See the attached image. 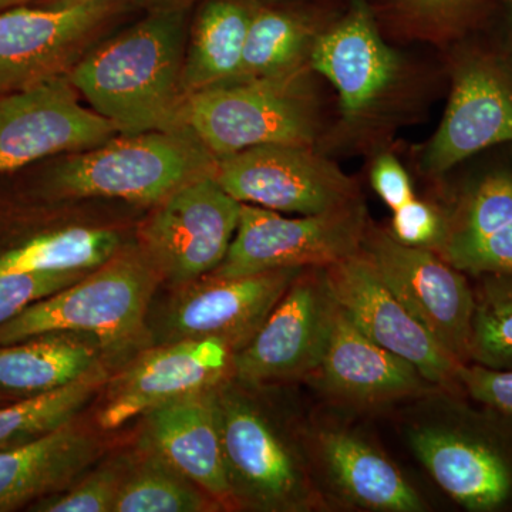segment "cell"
<instances>
[{
  "label": "cell",
  "mask_w": 512,
  "mask_h": 512,
  "mask_svg": "<svg viewBox=\"0 0 512 512\" xmlns=\"http://www.w3.org/2000/svg\"><path fill=\"white\" fill-rule=\"evenodd\" d=\"M222 507L160 454L138 441L128 463L114 512H210Z\"/></svg>",
  "instance_id": "f1b7e54d"
},
{
  "label": "cell",
  "mask_w": 512,
  "mask_h": 512,
  "mask_svg": "<svg viewBox=\"0 0 512 512\" xmlns=\"http://www.w3.org/2000/svg\"><path fill=\"white\" fill-rule=\"evenodd\" d=\"M117 356L86 333L47 332L0 346V394L29 399L119 369Z\"/></svg>",
  "instance_id": "603a6c76"
},
{
  "label": "cell",
  "mask_w": 512,
  "mask_h": 512,
  "mask_svg": "<svg viewBox=\"0 0 512 512\" xmlns=\"http://www.w3.org/2000/svg\"><path fill=\"white\" fill-rule=\"evenodd\" d=\"M235 352L221 340H180L141 349L111 373L96 412L100 431L119 430L187 394L214 389L232 377Z\"/></svg>",
  "instance_id": "9a60e30c"
},
{
  "label": "cell",
  "mask_w": 512,
  "mask_h": 512,
  "mask_svg": "<svg viewBox=\"0 0 512 512\" xmlns=\"http://www.w3.org/2000/svg\"><path fill=\"white\" fill-rule=\"evenodd\" d=\"M110 375L97 373L53 392L0 404V450L32 443L77 420Z\"/></svg>",
  "instance_id": "f546056e"
},
{
  "label": "cell",
  "mask_w": 512,
  "mask_h": 512,
  "mask_svg": "<svg viewBox=\"0 0 512 512\" xmlns=\"http://www.w3.org/2000/svg\"><path fill=\"white\" fill-rule=\"evenodd\" d=\"M370 184L380 200L392 211L416 197L409 173L399 158L389 150L375 154L370 167Z\"/></svg>",
  "instance_id": "d590c367"
},
{
  "label": "cell",
  "mask_w": 512,
  "mask_h": 512,
  "mask_svg": "<svg viewBox=\"0 0 512 512\" xmlns=\"http://www.w3.org/2000/svg\"><path fill=\"white\" fill-rule=\"evenodd\" d=\"M77 94L62 73L0 99V174L64 151L99 147L119 134Z\"/></svg>",
  "instance_id": "2e32d148"
},
{
  "label": "cell",
  "mask_w": 512,
  "mask_h": 512,
  "mask_svg": "<svg viewBox=\"0 0 512 512\" xmlns=\"http://www.w3.org/2000/svg\"><path fill=\"white\" fill-rule=\"evenodd\" d=\"M372 9L384 36L448 50L487 25L495 0H377Z\"/></svg>",
  "instance_id": "4316f807"
},
{
  "label": "cell",
  "mask_w": 512,
  "mask_h": 512,
  "mask_svg": "<svg viewBox=\"0 0 512 512\" xmlns=\"http://www.w3.org/2000/svg\"><path fill=\"white\" fill-rule=\"evenodd\" d=\"M458 382L468 399L512 414V370H491L468 363L458 370Z\"/></svg>",
  "instance_id": "e575fe53"
},
{
  "label": "cell",
  "mask_w": 512,
  "mask_h": 512,
  "mask_svg": "<svg viewBox=\"0 0 512 512\" xmlns=\"http://www.w3.org/2000/svg\"><path fill=\"white\" fill-rule=\"evenodd\" d=\"M215 412L235 508L299 512L319 507L305 464L245 387L232 379L215 387Z\"/></svg>",
  "instance_id": "8992f818"
},
{
  "label": "cell",
  "mask_w": 512,
  "mask_h": 512,
  "mask_svg": "<svg viewBox=\"0 0 512 512\" xmlns=\"http://www.w3.org/2000/svg\"><path fill=\"white\" fill-rule=\"evenodd\" d=\"M369 222L363 198L339 210L298 218L241 204L227 255L208 275L238 278L274 269L326 268L360 251Z\"/></svg>",
  "instance_id": "30bf717a"
},
{
  "label": "cell",
  "mask_w": 512,
  "mask_h": 512,
  "mask_svg": "<svg viewBox=\"0 0 512 512\" xmlns=\"http://www.w3.org/2000/svg\"><path fill=\"white\" fill-rule=\"evenodd\" d=\"M309 64L338 96V117L318 147L328 156L387 150L419 110L421 73L387 43L366 0H353L345 16L319 33Z\"/></svg>",
  "instance_id": "6da1fadb"
},
{
  "label": "cell",
  "mask_w": 512,
  "mask_h": 512,
  "mask_svg": "<svg viewBox=\"0 0 512 512\" xmlns=\"http://www.w3.org/2000/svg\"><path fill=\"white\" fill-rule=\"evenodd\" d=\"M215 181L241 204L316 215L362 198L355 178L318 147L264 144L218 158Z\"/></svg>",
  "instance_id": "8fae6325"
},
{
  "label": "cell",
  "mask_w": 512,
  "mask_h": 512,
  "mask_svg": "<svg viewBox=\"0 0 512 512\" xmlns=\"http://www.w3.org/2000/svg\"><path fill=\"white\" fill-rule=\"evenodd\" d=\"M387 231L406 247L429 249L437 254L446 237L447 208L414 197L393 211Z\"/></svg>",
  "instance_id": "836d02e7"
},
{
  "label": "cell",
  "mask_w": 512,
  "mask_h": 512,
  "mask_svg": "<svg viewBox=\"0 0 512 512\" xmlns=\"http://www.w3.org/2000/svg\"><path fill=\"white\" fill-rule=\"evenodd\" d=\"M325 276L339 308L367 338L412 363L441 392L463 396V365L404 308L362 252L326 266Z\"/></svg>",
  "instance_id": "e0dca14e"
},
{
  "label": "cell",
  "mask_w": 512,
  "mask_h": 512,
  "mask_svg": "<svg viewBox=\"0 0 512 512\" xmlns=\"http://www.w3.org/2000/svg\"><path fill=\"white\" fill-rule=\"evenodd\" d=\"M123 247L119 232L109 228L64 225L13 232L0 239V275L92 271Z\"/></svg>",
  "instance_id": "d4e9b609"
},
{
  "label": "cell",
  "mask_w": 512,
  "mask_h": 512,
  "mask_svg": "<svg viewBox=\"0 0 512 512\" xmlns=\"http://www.w3.org/2000/svg\"><path fill=\"white\" fill-rule=\"evenodd\" d=\"M113 12V0L0 13V93L18 92L66 73L90 35Z\"/></svg>",
  "instance_id": "ac0fdd59"
},
{
  "label": "cell",
  "mask_w": 512,
  "mask_h": 512,
  "mask_svg": "<svg viewBox=\"0 0 512 512\" xmlns=\"http://www.w3.org/2000/svg\"><path fill=\"white\" fill-rule=\"evenodd\" d=\"M239 214L241 202L208 175L158 202L141 225L137 244L161 284L177 288L220 266L237 232Z\"/></svg>",
  "instance_id": "7c38bea8"
},
{
  "label": "cell",
  "mask_w": 512,
  "mask_h": 512,
  "mask_svg": "<svg viewBox=\"0 0 512 512\" xmlns=\"http://www.w3.org/2000/svg\"><path fill=\"white\" fill-rule=\"evenodd\" d=\"M316 441L329 480L349 503L370 511L426 510L402 471L365 440L348 431L325 430Z\"/></svg>",
  "instance_id": "cb8c5ba5"
},
{
  "label": "cell",
  "mask_w": 512,
  "mask_h": 512,
  "mask_svg": "<svg viewBox=\"0 0 512 512\" xmlns=\"http://www.w3.org/2000/svg\"><path fill=\"white\" fill-rule=\"evenodd\" d=\"M470 278L512 275V171L494 168L470 181L447 208L437 252Z\"/></svg>",
  "instance_id": "ffe728a7"
},
{
  "label": "cell",
  "mask_w": 512,
  "mask_h": 512,
  "mask_svg": "<svg viewBox=\"0 0 512 512\" xmlns=\"http://www.w3.org/2000/svg\"><path fill=\"white\" fill-rule=\"evenodd\" d=\"M305 268L217 278L205 275L190 284L165 288L147 313L148 346L180 340L215 339L237 353L248 345Z\"/></svg>",
  "instance_id": "9c48e42d"
},
{
  "label": "cell",
  "mask_w": 512,
  "mask_h": 512,
  "mask_svg": "<svg viewBox=\"0 0 512 512\" xmlns=\"http://www.w3.org/2000/svg\"><path fill=\"white\" fill-rule=\"evenodd\" d=\"M309 380L340 402L359 406L421 396L436 387L412 363L367 338L338 303L325 356Z\"/></svg>",
  "instance_id": "d6986e66"
},
{
  "label": "cell",
  "mask_w": 512,
  "mask_h": 512,
  "mask_svg": "<svg viewBox=\"0 0 512 512\" xmlns=\"http://www.w3.org/2000/svg\"><path fill=\"white\" fill-rule=\"evenodd\" d=\"M89 272L43 271L0 275V326L18 316L32 303L62 291Z\"/></svg>",
  "instance_id": "d6a6232c"
},
{
  "label": "cell",
  "mask_w": 512,
  "mask_h": 512,
  "mask_svg": "<svg viewBox=\"0 0 512 512\" xmlns=\"http://www.w3.org/2000/svg\"><path fill=\"white\" fill-rule=\"evenodd\" d=\"M55 6L76 5L83 2H99V0H53Z\"/></svg>",
  "instance_id": "f35d334b"
},
{
  "label": "cell",
  "mask_w": 512,
  "mask_h": 512,
  "mask_svg": "<svg viewBox=\"0 0 512 512\" xmlns=\"http://www.w3.org/2000/svg\"><path fill=\"white\" fill-rule=\"evenodd\" d=\"M315 76L308 64L207 87L185 99L181 119L217 158L264 144L319 147L330 123Z\"/></svg>",
  "instance_id": "277c9868"
},
{
  "label": "cell",
  "mask_w": 512,
  "mask_h": 512,
  "mask_svg": "<svg viewBox=\"0 0 512 512\" xmlns=\"http://www.w3.org/2000/svg\"><path fill=\"white\" fill-rule=\"evenodd\" d=\"M508 2H510V3H511V5H512V0H508Z\"/></svg>",
  "instance_id": "60d3db41"
},
{
  "label": "cell",
  "mask_w": 512,
  "mask_h": 512,
  "mask_svg": "<svg viewBox=\"0 0 512 512\" xmlns=\"http://www.w3.org/2000/svg\"><path fill=\"white\" fill-rule=\"evenodd\" d=\"M474 37L446 50L450 97L436 133L420 151V167L443 177L487 148L512 144V55Z\"/></svg>",
  "instance_id": "52a82bcc"
},
{
  "label": "cell",
  "mask_w": 512,
  "mask_h": 512,
  "mask_svg": "<svg viewBox=\"0 0 512 512\" xmlns=\"http://www.w3.org/2000/svg\"><path fill=\"white\" fill-rule=\"evenodd\" d=\"M254 9L241 0H212L202 9L184 60L185 96L237 79Z\"/></svg>",
  "instance_id": "484cf974"
},
{
  "label": "cell",
  "mask_w": 512,
  "mask_h": 512,
  "mask_svg": "<svg viewBox=\"0 0 512 512\" xmlns=\"http://www.w3.org/2000/svg\"><path fill=\"white\" fill-rule=\"evenodd\" d=\"M103 451L100 437L77 420L32 443L0 450V512L28 510L66 490Z\"/></svg>",
  "instance_id": "7402d4cb"
},
{
  "label": "cell",
  "mask_w": 512,
  "mask_h": 512,
  "mask_svg": "<svg viewBox=\"0 0 512 512\" xmlns=\"http://www.w3.org/2000/svg\"><path fill=\"white\" fill-rule=\"evenodd\" d=\"M138 441L211 495L222 510L235 508L215 412V387L178 397L144 414Z\"/></svg>",
  "instance_id": "44dd1931"
},
{
  "label": "cell",
  "mask_w": 512,
  "mask_h": 512,
  "mask_svg": "<svg viewBox=\"0 0 512 512\" xmlns=\"http://www.w3.org/2000/svg\"><path fill=\"white\" fill-rule=\"evenodd\" d=\"M474 279L470 363L491 370H512V275Z\"/></svg>",
  "instance_id": "4dcf8cb0"
},
{
  "label": "cell",
  "mask_w": 512,
  "mask_h": 512,
  "mask_svg": "<svg viewBox=\"0 0 512 512\" xmlns=\"http://www.w3.org/2000/svg\"><path fill=\"white\" fill-rule=\"evenodd\" d=\"M326 26L313 16L255 6L235 80L282 76L308 66L313 43Z\"/></svg>",
  "instance_id": "83f0119b"
},
{
  "label": "cell",
  "mask_w": 512,
  "mask_h": 512,
  "mask_svg": "<svg viewBox=\"0 0 512 512\" xmlns=\"http://www.w3.org/2000/svg\"><path fill=\"white\" fill-rule=\"evenodd\" d=\"M218 158L188 126L111 138L67 158L36 190L43 201L119 198L157 205L184 185L214 175Z\"/></svg>",
  "instance_id": "5b68a950"
},
{
  "label": "cell",
  "mask_w": 512,
  "mask_h": 512,
  "mask_svg": "<svg viewBox=\"0 0 512 512\" xmlns=\"http://www.w3.org/2000/svg\"><path fill=\"white\" fill-rule=\"evenodd\" d=\"M461 404L453 423L410 431L413 453L464 510L512 511V414Z\"/></svg>",
  "instance_id": "ba28073f"
},
{
  "label": "cell",
  "mask_w": 512,
  "mask_h": 512,
  "mask_svg": "<svg viewBox=\"0 0 512 512\" xmlns=\"http://www.w3.org/2000/svg\"><path fill=\"white\" fill-rule=\"evenodd\" d=\"M10 402H15V400L9 399V397H5V396H2V394H0V404L10 403Z\"/></svg>",
  "instance_id": "ab89813d"
},
{
  "label": "cell",
  "mask_w": 512,
  "mask_h": 512,
  "mask_svg": "<svg viewBox=\"0 0 512 512\" xmlns=\"http://www.w3.org/2000/svg\"><path fill=\"white\" fill-rule=\"evenodd\" d=\"M184 16L163 12L104 43L67 72L123 136L185 126Z\"/></svg>",
  "instance_id": "7a4b0ae2"
},
{
  "label": "cell",
  "mask_w": 512,
  "mask_h": 512,
  "mask_svg": "<svg viewBox=\"0 0 512 512\" xmlns=\"http://www.w3.org/2000/svg\"><path fill=\"white\" fill-rule=\"evenodd\" d=\"M336 301L325 268H305L245 348L234 356L232 380L245 389L311 379L325 356Z\"/></svg>",
  "instance_id": "5bb4252c"
},
{
  "label": "cell",
  "mask_w": 512,
  "mask_h": 512,
  "mask_svg": "<svg viewBox=\"0 0 512 512\" xmlns=\"http://www.w3.org/2000/svg\"><path fill=\"white\" fill-rule=\"evenodd\" d=\"M128 453L97 461L70 487L30 505L35 512H114L126 474Z\"/></svg>",
  "instance_id": "1f68e13d"
},
{
  "label": "cell",
  "mask_w": 512,
  "mask_h": 512,
  "mask_svg": "<svg viewBox=\"0 0 512 512\" xmlns=\"http://www.w3.org/2000/svg\"><path fill=\"white\" fill-rule=\"evenodd\" d=\"M161 285L140 245H124L62 291L40 299L0 326V346L47 332L96 336L121 366L147 348V313Z\"/></svg>",
  "instance_id": "3957f363"
},
{
  "label": "cell",
  "mask_w": 512,
  "mask_h": 512,
  "mask_svg": "<svg viewBox=\"0 0 512 512\" xmlns=\"http://www.w3.org/2000/svg\"><path fill=\"white\" fill-rule=\"evenodd\" d=\"M505 45H507L508 49H510L512 55V9L510 13V19H508V30L507 36H505Z\"/></svg>",
  "instance_id": "74e56055"
},
{
  "label": "cell",
  "mask_w": 512,
  "mask_h": 512,
  "mask_svg": "<svg viewBox=\"0 0 512 512\" xmlns=\"http://www.w3.org/2000/svg\"><path fill=\"white\" fill-rule=\"evenodd\" d=\"M360 252L413 318L457 362L468 365L474 308L468 276L436 252L400 244L372 222Z\"/></svg>",
  "instance_id": "4fadbf2b"
},
{
  "label": "cell",
  "mask_w": 512,
  "mask_h": 512,
  "mask_svg": "<svg viewBox=\"0 0 512 512\" xmlns=\"http://www.w3.org/2000/svg\"><path fill=\"white\" fill-rule=\"evenodd\" d=\"M26 2H30V0H0V10L22 6Z\"/></svg>",
  "instance_id": "8d00e7d4"
}]
</instances>
